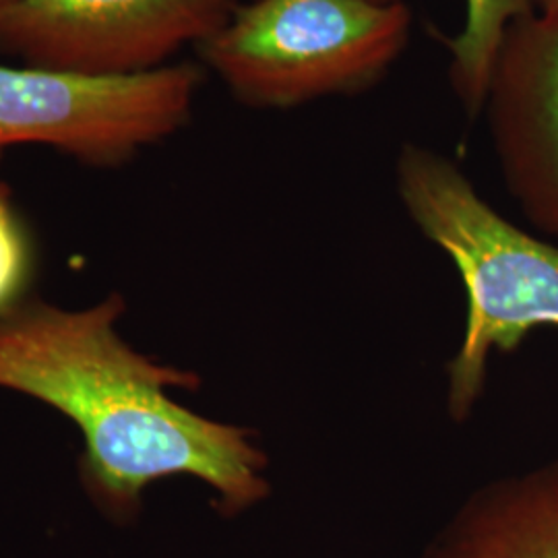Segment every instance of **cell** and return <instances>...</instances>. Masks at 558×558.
I'll return each instance as SVG.
<instances>
[{
    "label": "cell",
    "instance_id": "30bf717a",
    "mask_svg": "<svg viewBox=\"0 0 558 558\" xmlns=\"http://www.w3.org/2000/svg\"><path fill=\"white\" fill-rule=\"evenodd\" d=\"M530 2H532V11L536 13H544V15L558 13V0H530Z\"/></svg>",
    "mask_w": 558,
    "mask_h": 558
},
{
    "label": "cell",
    "instance_id": "3957f363",
    "mask_svg": "<svg viewBox=\"0 0 558 558\" xmlns=\"http://www.w3.org/2000/svg\"><path fill=\"white\" fill-rule=\"evenodd\" d=\"M410 32L401 0H253L199 50L240 101L294 108L371 87Z\"/></svg>",
    "mask_w": 558,
    "mask_h": 558
},
{
    "label": "cell",
    "instance_id": "52a82bcc",
    "mask_svg": "<svg viewBox=\"0 0 558 558\" xmlns=\"http://www.w3.org/2000/svg\"><path fill=\"white\" fill-rule=\"evenodd\" d=\"M418 558H558V458L476 488Z\"/></svg>",
    "mask_w": 558,
    "mask_h": 558
},
{
    "label": "cell",
    "instance_id": "5b68a950",
    "mask_svg": "<svg viewBox=\"0 0 558 558\" xmlns=\"http://www.w3.org/2000/svg\"><path fill=\"white\" fill-rule=\"evenodd\" d=\"M236 0H21L0 17V50L29 66L119 77L201 46Z\"/></svg>",
    "mask_w": 558,
    "mask_h": 558
},
{
    "label": "cell",
    "instance_id": "7a4b0ae2",
    "mask_svg": "<svg viewBox=\"0 0 558 558\" xmlns=\"http://www.w3.org/2000/svg\"><path fill=\"white\" fill-rule=\"evenodd\" d=\"M396 179L408 216L453 260L468 292L465 333L447 380L451 418H468L490 352L518 348L538 325L558 327V244L505 220L456 161L433 149L401 147Z\"/></svg>",
    "mask_w": 558,
    "mask_h": 558
},
{
    "label": "cell",
    "instance_id": "9c48e42d",
    "mask_svg": "<svg viewBox=\"0 0 558 558\" xmlns=\"http://www.w3.org/2000/svg\"><path fill=\"white\" fill-rule=\"evenodd\" d=\"M27 242L7 189L0 184V313L11 308L27 278Z\"/></svg>",
    "mask_w": 558,
    "mask_h": 558
},
{
    "label": "cell",
    "instance_id": "7c38bea8",
    "mask_svg": "<svg viewBox=\"0 0 558 558\" xmlns=\"http://www.w3.org/2000/svg\"><path fill=\"white\" fill-rule=\"evenodd\" d=\"M375 2H398V0H375Z\"/></svg>",
    "mask_w": 558,
    "mask_h": 558
},
{
    "label": "cell",
    "instance_id": "8fae6325",
    "mask_svg": "<svg viewBox=\"0 0 558 558\" xmlns=\"http://www.w3.org/2000/svg\"><path fill=\"white\" fill-rule=\"evenodd\" d=\"M21 0H0V17L15 4H20Z\"/></svg>",
    "mask_w": 558,
    "mask_h": 558
},
{
    "label": "cell",
    "instance_id": "6da1fadb",
    "mask_svg": "<svg viewBox=\"0 0 558 558\" xmlns=\"http://www.w3.org/2000/svg\"><path fill=\"white\" fill-rule=\"evenodd\" d=\"M119 296L89 311L46 304L0 313V387L40 399L85 439V480L117 515L137 507L151 482L186 474L211 486L228 513L269 495L267 459L242 428L203 418L166 393L195 385L119 338Z\"/></svg>",
    "mask_w": 558,
    "mask_h": 558
},
{
    "label": "cell",
    "instance_id": "ba28073f",
    "mask_svg": "<svg viewBox=\"0 0 558 558\" xmlns=\"http://www.w3.org/2000/svg\"><path fill=\"white\" fill-rule=\"evenodd\" d=\"M532 13L530 0H465V20L449 41L451 77L468 117H476L486 104V92L500 41L509 25Z\"/></svg>",
    "mask_w": 558,
    "mask_h": 558
},
{
    "label": "cell",
    "instance_id": "8992f818",
    "mask_svg": "<svg viewBox=\"0 0 558 558\" xmlns=\"http://www.w3.org/2000/svg\"><path fill=\"white\" fill-rule=\"evenodd\" d=\"M484 108L513 197L558 240V13L532 11L509 25Z\"/></svg>",
    "mask_w": 558,
    "mask_h": 558
},
{
    "label": "cell",
    "instance_id": "277c9868",
    "mask_svg": "<svg viewBox=\"0 0 558 558\" xmlns=\"http://www.w3.org/2000/svg\"><path fill=\"white\" fill-rule=\"evenodd\" d=\"M201 77L189 62L119 77L0 64V147L41 143L92 163H119L179 131Z\"/></svg>",
    "mask_w": 558,
    "mask_h": 558
}]
</instances>
